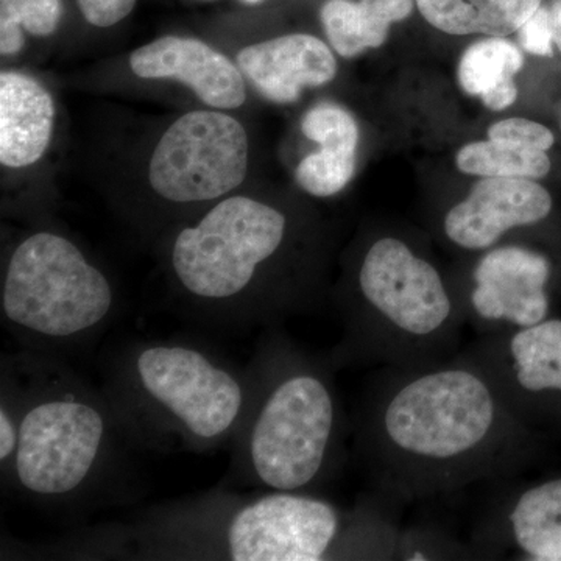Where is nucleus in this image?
<instances>
[{
	"instance_id": "14",
	"label": "nucleus",
	"mask_w": 561,
	"mask_h": 561,
	"mask_svg": "<svg viewBox=\"0 0 561 561\" xmlns=\"http://www.w3.org/2000/svg\"><path fill=\"white\" fill-rule=\"evenodd\" d=\"M238 65L257 90L276 103L297 102L302 88L330 83L337 73L330 47L302 33L245 47L238 54Z\"/></svg>"
},
{
	"instance_id": "31",
	"label": "nucleus",
	"mask_w": 561,
	"mask_h": 561,
	"mask_svg": "<svg viewBox=\"0 0 561 561\" xmlns=\"http://www.w3.org/2000/svg\"><path fill=\"white\" fill-rule=\"evenodd\" d=\"M553 22V43L561 51V0H557L551 9Z\"/></svg>"
},
{
	"instance_id": "3",
	"label": "nucleus",
	"mask_w": 561,
	"mask_h": 561,
	"mask_svg": "<svg viewBox=\"0 0 561 561\" xmlns=\"http://www.w3.org/2000/svg\"><path fill=\"white\" fill-rule=\"evenodd\" d=\"M337 359L413 368L456 356L465 320L442 272L397 236H381L357 264L343 308Z\"/></svg>"
},
{
	"instance_id": "13",
	"label": "nucleus",
	"mask_w": 561,
	"mask_h": 561,
	"mask_svg": "<svg viewBox=\"0 0 561 561\" xmlns=\"http://www.w3.org/2000/svg\"><path fill=\"white\" fill-rule=\"evenodd\" d=\"M133 72L140 79L179 80L214 108H239L247 99L241 68L203 41L164 36L133 51Z\"/></svg>"
},
{
	"instance_id": "29",
	"label": "nucleus",
	"mask_w": 561,
	"mask_h": 561,
	"mask_svg": "<svg viewBox=\"0 0 561 561\" xmlns=\"http://www.w3.org/2000/svg\"><path fill=\"white\" fill-rule=\"evenodd\" d=\"M516 98H518V88H516L515 80L504 81V83L497 84L496 88L481 95L483 105L493 111L508 108L516 101Z\"/></svg>"
},
{
	"instance_id": "26",
	"label": "nucleus",
	"mask_w": 561,
	"mask_h": 561,
	"mask_svg": "<svg viewBox=\"0 0 561 561\" xmlns=\"http://www.w3.org/2000/svg\"><path fill=\"white\" fill-rule=\"evenodd\" d=\"M519 33V43L523 49L538 57H552L553 55V22L551 10L540 7L524 22Z\"/></svg>"
},
{
	"instance_id": "25",
	"label": "nucleus",
	"mask_w": 561,
	"mask_h": 561,
	"mask_svg": "<svg viewBox=\"0 0 561 561\" xmlns=\"http://www.w3.org/2000/svg\"><path fill=\"white\" fill-rule=\"evenodd\" d=\"M489 139L540 151H548L556 142V138L548 127L534 121L522 119V117H512V119L491 125Z\"/></svg>"
},
{
	"instance_id": "30",
	"label": "nucleus",
	"mask_w": 561,
	"mask_h": 561,
	"mask_svg": "<svg viewBox=\"0 0 561 561\" xmlns=\"http://www.w3.org/2000/svg\"><path fill=\"white\" fill-rule=\"evenodd\" d=\"M24 47L22 27L14 24H0V51L2 55L18 54Z\"/></svg>"
},
{
	"instance_id": "1",
	"label": "nucleus",
	"mask_w": 561,
	"mask_h": 561,
	"mask_svg": "<svg viewBox=\"0 0 561 561\" xmlns=\"http://www.w3.org/2000/svg\"><path fill=\"white\" fill-rule=\"evenodd\" d=\"M524 437V421L465 351L426 367H383L359 426L373 479L397 501L508 476Z\"/></svg>"
},
{
	"instance_id": "21",
	"label": "nucleus",
	"mask_w": 561,
	"mask_h": 561,
	"mask_svg": "<svg viewBox=\"0 0 561 561\" xmlns=\"http://www.w3.org/2000/svg\"><path fill=\"white\" fill-rule=\"evenodd\" d=\"M302 133L316 140L321 149L356 153L359 128L348 111L332 103H321L305 114Z\"/></svg>"
},
{
	"instance_id": "19",
	"label": "nucleus",
	"mask_w": 561,
	"mask_h": 561,
	"mask_svg": "<svg viewBox=\"0 0 561 561\" xmlns=\"http://www.w3.org/2000/svg\"><path fill=\"white\" fill-rule=\"evenodd\" d=\"M524 55L518 46L504 38H491L472 44L459 62L460 87L470 95L493 90L523 69Z\"/></svg>"
},
{
	"instance_id": "8",
	"label": "nucleus",
	"mask_w": 561,
	"mask_h": 561,
	"mask_svg": "<svg viewBox=\"0 0 561 561\" xmlns=\"http://www.w3.org/2000/svg\"><path fill=\"white\" fill-rule=\"evenodd\" d=\"M20 445L9 470L25 493L57 500L79 493L94 479L111 443L106 405L68 382L38 387L14 402Z\"/></svg>"
},
{
	"instance_id": "12",
	"label": "nucleus",
	"mask_w": 561,
	"mask_h": 561,
	"mask_svg": "<svg viewBox=\"0 0 561 561\" xmlns=\"http://www.w3.org/2000/svg\"><path fill=\"white\" fill-rule=\"evenodd\" d=\"M552 197L526 179H483L443 217V234L457 249L485 251L518 228L548 219Z\"/></svg>"
},
{
	"instance_id": "27",
	"label": "nucleus",
	"mask_w": 561,
	"mask_h": 561,
	"mask_svg": "<svg viewBox=\"0 0 561 561\" xmlns=\"http://www.w3.org/2000/svg\"><path fill=\"white\" fill-rule=\"evenodd\" d=\"M84 20L95 27H111L127 18L136 0H77Z\"/></svg>"
},
{
	"instance_id": "17",
	"label": "nucleus",
	"mask_w": 561,
	"mask_h": 561,
	"mask_svg": "<svg viewBox=\"0 0 561 561\" xmlns=\"http://www.w3.org/2000/svg\"><path fill=\"white\" fill-rule=\"evenodd\" d=\"M432 27L449 35L504 38L518 32L541 7V0H416Z\"/></svg>"
},
{
	"instance_id": "32",
	"label": "nucleus",
	"mask_w": 561,
	"mask_h": 561,
	"mask_svg": "<svg viewBox=\"0 0 561 561\" xmlns=\"http://www.w3.org/2000/svg\"><path fill=\"white\" fill-rule=\"evenodd\" d=\"M242 2L250 3V5H254V3H260L262 0H242Z\"/></svg>"
},
{
	"instance_id": "6",
	"label": "nucleus",
	"mask_w": 561,
	"mask_h": 561,
	"mask_svg": "<svg viewBox=\"0 0 561 561\" xmlns=\"http://www.w3.org/2000/svg\"><path fill=\"white\" fill-rule=\"evenodd\" d=\"M289 238L286 214L254 198H225L176 234L171 267L208 319L267 321L257 279Z\"/></svg>"
},
{
	"instance_id": "4",
	"label": "nucleus",
	"mask_w": 561,
	"mask_h": 561,
	"mask_svg": "<svg viewBox=\"0 0 561 561\" xmlns=\"http://www.w3.org/2000/svg\"><path fill=\"white\" fill-rule=\"evenodd\" d=\"M251 379L238 430L245 474L267 490L309 493L341 460L345 427L330 370L275 342Z\"/></svg>"
},
{
	"instance_id": "22",
	"label": "nucleus",
	"mask_w": 561,
	"mask_h": 561,
	"mask_svg": "<svg viewBox=\"0 0 561 561\" xmlns=\"http://www.w3.org/2000/svg\"><path fill=\"white\" fill-rule=\"evenodd\" d=\"M320 18L328 39L339 55L354 58L367 50L357 3L351 0H328L321 9Z\"/></svg>"
},
{
	"instance_id": "9",
	"label": "nucleus",
	"mask_w": 561,
	"mask_h": 561,
	"mask_svg": "<svg viewBox=\"0 0 561 561\" xmlns=\"http://www.w3.org/2000/svg\"><path fill=\"white\" fill-rule=\"evenodd\" d=\"M249 138L241 122L219 111H194L173 122L151 157V187L164 201H216L241 186Z\"/></svg>"
},
{
	"instance_id": "5",
	"label": "nucleus",
	"mask_w": 561,
	"mask_h": 561,
	"mask_svg": "<svg viewBox=\"0 0 561 561\" xmlns=\"http://www.w3.org/2000/svg\"><path fill=\"white\" fill-rule=\"evenodd\" d=\"M251 383L217 357L186 343H149L122 360V411L151 434L172 435L191 449L228 440L249 408Z\"/></svg>"
},
{
	"instance_id": "20",
	"label": "nucleus",
	"mask_w": 561,
	"mask_h": 561,
	"mask_svg": "<svg viewBox=\"0 0 561 561\" xmlns=\"http://www.w3.org/2000/svg\"><path fill=\"white\" fill-rule=\"evenodd\" d=\"M354 172L356 153L320 149L300 162L295 179L313 197H331L345 190Z\"/></svg>"
},
{
	"instance_id": "11",
	"label": "nucleus",
	"mask_w": 561,
	"mask_h": 561,
	"mask_svg": "<svg viewBox=\"0 0 561 561\" xmlns=\"http://www.w3.org/2000/svg\"><path fill=\"white\" fill-rule=\"evenodd\" d=\"M465 353L486 373L518 419L535 398L561 393L560 319L478 335Z\"/></svg>"
},
{
	"instance_id": "2",
	"label": "nucleus",
	"mask_w": 561,
	"mask_h": 561,
	"mask_svg": "<svg viewBox=\"0 0 561 561\" xmlns=\"http://www.w3.org/2000/svg\"><path fill=\"white\" fill-rule=\"evenodd\" d=\"M150 553L231 561L397 559L400 534L375 511L345 512L308 491L216 508L197 502L147 524Z\"/></svg>"
},
{
	"instance_id": "28",
	"label": "nucleus",
	"mask_w": 561,
	"mask_h": 561,
	"mask_svg": "<svg viewBox=\"0 0 561 561\" xmlns=\"http://www.w3.org/2000/svg\"><path fill=\"white\" fill-rule=\"evenodd\" d=\"M20 445V419L11 402L2 397L0 405V463L9 470Z\"/></svg>"
},
{
	"instance_id": "23",
	"label": "nucleus",
	"mask_w": 561,
	"mask_h": 561,
	"mask_svg": "<svg viewBox=\"0 0 561 561\" xmlns=\"http://www.w3.org/2000/svg\"><path fill=\"white\" fill-rule=\"evenodd\" d=\"M61 18L60 0H0V24H14L35 36H49Z\"/></svg>"
},
{
	"instance_id": "10",
	"label": "nucleus",
	"mask_w": 561,
	"mask_h": 561,
	"mask_svg": "<svg viewBox=\"0 0 561 561\" xmlns=\"http://www.w3.org/2000/svg\"><path fill=\"white\" fill-rule=\"evenodd\" d=\"M551 275V261L527 247L505 243L482 251L467 289L457 294L467 324L485 335L549 319Z\"/></svg>"
},
{
	"instance_id": "18",
	"label": "nucleus",
	"mask_w": 561,
	"mask_h": 561,
	"mask_svg": "<svg viewBox=\"0 0 561 561\" xmlns=\"http://www.w3.org/2000/svg\"><path fill=\"white\" fill-rule=\"evenodd\" d=\"M456 164L460 172L482 179L537 180L551 171L546 151L491 139L461 147Z\"/></svg>"
},
{
	"instance_id": "7",
	"label": "nucleus",
	"mask_w": 561,
	"mask_h": 561,
	"mask_svg": "<svg viewBox=\"0 0 561 561\" xmlns=\"http://www.w3.org/2000/svg\"><path fill=\"white\" fill-rule=\"evenodd\" d=\"M108 278L79 247L55 232H36L11 254L2 284V317L36 342L69 343L110 319Z\"/></svg>"
},
{
	"instance_id": "15",
	"label": "nucleus",
	"mask_w": 561,
	"mask_h": 561,
	"mask_svg": "<svg viewBox=\"0 0 561 561\" xmlns=\"http://www.w3.org/2000/svg\"><path fill=\"white\" fill-rule=\"evenodd\" d=\"M55 106L49 92L21 72L0 76V162L24 169L46 153L54 131Z\"/></svg>"
},
{
	"instance_id": "24",
	"label": "nucleus",
	"mask_w": 561,
	"mask_h": 561,
	"mask_svg": "<svg viewBox=\"0 0 561 561\" xmlns=\"http://www.w3.org/2000/svg\"><path fill=\"white\" fill-rule=\"evenodd\" d=\"M357 9L365 46L378 49L389 38L390 25L411 16L413 0H359Z\"/></svg>"
},
{
	"instance_id": "16",
	"label": "nucleus",
	"mask_w": 561,
	"mask_h": 561,
	"mask_svg": "<svg viewBox=\"0 0 561 561\" xmlns=\"http://www.w3.org/2000/svg\"><path fill=\"white\" fill-rule=\"evenodd\" d=\"M490 540L501 548L515 546L530 560L561 561V479L530 486L508 501Z\"/></svg>"
}]
</instances>
